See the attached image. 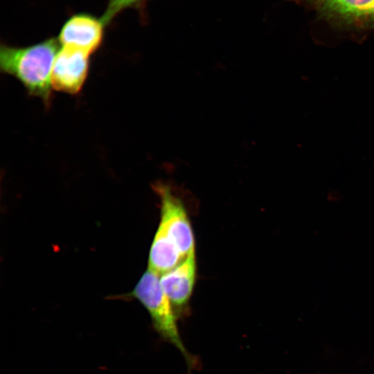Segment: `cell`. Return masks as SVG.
<instances>
[{"mask_svg": "<svg viewBox=\"0 0 374 374\" xmlns=\"http://www.w3.org/2000/svg\"><path fill=\"white\" fill-rule=\"evenodd\" d=\"M59 46L55 38H48L26 47L2 44L1 70L15 77L30 95L40 98L48 105L51 98V71Z\"/></svg>", "mask_w": 374, "mask_h": 374, "instance_id": "6da1fadb", "label": "cell"}, {"mask_svg": "<svg viewBox=\"0 0 374 374\" xmlns=\"http://www.w3.org/2000/svg\"><path fill=\"white\" fill-rule=\"evenodd\" d=\"M132 295L148 311L157 332L177 348L190 364L192 357L182 342L175 309L161 286L159 274L148 269L139 279Z\"/></svg>", "mask_w": 374, "mask_h": 374, "instance_id": "7a4b0ae2", "label": "cell"}, {"mask_svg": "<svg viewBox=\"0 0 374 374\" xmlns=\"http://www.w3.org/2000/svg\"><path fill=\"white\" fill-rule=\"evenodd\" d=\"M154 189L161 199L159 226L175 244L185 258L195 251V239L187 212L181 200L166 184H156Z\"/></svg>", "mask_w": 374, "mask_h": 374, "instance_id": "3957f363", "label": "cell"}, {"mask_svg": "<svg viewBox=\"0 0 374 374\" xmlns=\"http://www.w3.org/2000/svg\"><path fill=\"white\" fill-rule=\"evenodd\" d=\"M106 26L102 18L87 12L75 13L64 23L57 40L61 46L91 55L101 46Z\"/></svg>", "mask_w": 374, "mask_h": 374, "instance_id": "277c9868", "label": "cell"}, {"mask_svg": "<svg viewBox=\"0 0 374 374\" xmlns=\"http://www.w3.org/2000/svg\"><path fill=\"white\" fill-rule=\"evenodd\" d=\"M89 55L78 49L62 46L52 68V87L70 94L78 93L88 75Z\"/></svg>", "mask_w": 374, "mask_h": 374, "instance_id": "5b68a950", "label": "cell"}, {"mask_svg": "<svg viewBox=\"0 0 374 374\" xmlns=\"http://www.w3.org/2000/svg\"><path fill=\"white\" fill-rule=\"evenodd\" d=\"M313 3L326 20L345 26H374V0H316Z\"/></svg>", "mask_w": 374, "mask_h": 374, "instance_id": "8992f818", "label": "cell"}, {"mask_svg": "<svg viewBox=\"0 0 374 374\" xmlns=\"http://www.w3.org/2000/svg\"><path fill=\"white\" fill-rule=\"evenodd\" d=\"M196 278L195 251L188 255L177 267L160 277L161 286L174 309L182 310L188 303Z\"/></svg>", "mask_w": 374, "mask_h": 374, "instance_id": "52a82bcc", "label": "cell"}, {"mask_svg": "<svg viewBox=\"0 0 374 374\" xmlns=\"http://www.w3.org/2000/svg\"><path fill=\"white\" fill-rule=\"evenodd\" d=\"M184 259L175 244L159 226L150 251L148 269L162 275L174 269Z\"/></svg>", "mask_w": 374, "mask_h": 374, "instance_id": "ba28073f", "label": "cell"}, {"mask_svg": "<svg viewBox=\"0 0 374 374\" xmlns=\"http://www.w3.org/2000/svg\"><path fill=\"white\" fill-rule=\"evenodd\" d=\"M145 0H109L102 19L108 26L121 12L139 8Z\"/></svg>", "mask_w": 374, "mask_h": 374, "instance_id": "9c48e42d", "label": "cell"}, {"mask_svg": "<svg viewBox=\"0 0 374 374\" xmlns=\"http://www.w3.org/2000/svg\"><path fill=\"white\" fill-rule=\"evenodd\" d=\"M302 1H312V2H314V1H315L316 0H302Z\"/></svg>", "mask_w": 374, "mask_h": 374, "instance_id": "30bf717a", "label": "cell"}]
</instances>
